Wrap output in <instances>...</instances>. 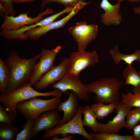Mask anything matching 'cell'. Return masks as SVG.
<instances>
[{"label": "cell", "instance_id": "6da1fadb", "mask_svg": "<svg viewBox=\"0 0 140 140\" xmlns=\"http://www.w3.org/2000/svg\"><path fill=\"white\" fill-rule=\"evenodd\" d=\"M41 56L40 53L33 58L25 59L19 57L15 50L11 51L6 59L3 61L11 74L6 93L20 88L29 82L33 74L36 62Z\"/></svg>", "mask_w": 140, "mask_h": 140}, {"label": "cell", "instance_id": "7a4b0ae2", "mask_svg": "<svg viewBox=\"0 0 140 140\" xmlns=\"http://www.w3.org/2000/svg\"><path fill=\"white\" fill-rule=\"evenodd\" d=\"M28 82L22 87L8 93H1L0 101L15 118L17 116L16 106L19 102L36 97L48 96L61 97L62 94L58 89H54L52 91L39 92L33 88Z\"/></svg>", "mask_w": 140, "mask_h": 140}, {"label": "cell", "instance_id": "3957f363", "mask_svg": "<svg viewBox=\"0 0 140 140\" xmlns=\"http://www.w3.org/2000/svg\"><path fill=\"white\" fill-rule=\"evenodd\" d=\"M85 85L89 93L96 94L95 100L97 102L116 104L119 102L123 83L117 78L104 77Z\"/></svg>", "mask_w": 140, "mask_h": 140}, {"label": "cell", "instance_id": "277c9868", "mask_svg": "<svg viewBox=\"0 0 140 140\" xmlns=\"http://www.w3.org/2000/svg\"><path fill=\"white\" fill-rule=\"evenodd\" d=\"M38 97L21 101L16 106V109L27 120L35 121L41 113L55 110L61 102V97L56 96L48 100Z\"/></svg>", "mask_w": 140, "mask_h": 140}, {"label": "cell", "instance_id": "5b68a950", "mask_svg": "<svg viewBox=\"0 0 140 140\" xmlns=\"http://www.w3.org/2000/svg\"><path fill=\"white\" fill-rule=\"evenodd\" d=\"M83 108L82 106H79L76 114L71 120L64 124L46 130L43 135V139H49L58 135H61L63 137L67 136L68 134H78L88 140H95L85 130L82 124Z\"/></svg>", "mask_w": 140, "mask_h": 140}, {"label": "cell", "instance_id": "8992f818", "mask_svg": "<svg viewBox=\"0 0 140 140\" xmlns=\"http://www.w3.org/2000/svg\"><path fill=\"white\" fill-rule=\"evenodd\" d=\"M99 58L95 50L73 52L68 58V67L66 74L78 78L81 72L88 67L94 66L98 62Z\"/></svg>", "mask_w": 140, "mask_h": 140}, {"label": "cell", "instance_id": "52a82bcc", "mask_svg": "<svg viewBox=\"0 0 140 140\" xmlns=\"http://www.w3.org/2000/svg\"><path fill=\"white\" fill-rule=\"evenodd\" d=\"M54 12L53 9L47 7L44 12H40L37 16L33 18L28 16V12L20 13L16 17L4 14L1 15L4 20L0 29L5 32L16 31L25 26L34 24L43 19L44 15Z\"/></svg>", "mask_w": 140, "mask_h": 140}, {"label": "cell", "instance_id": "ba28073f", "mask_svg": "<svg viewBox=\"0 0 140 140\" xmlns=\"http://www.w3.org/2000/svg\"><path fill=\"white\" fill-rule=\"evenodd\" d=\"M98 26L87 24L86 22L77 23L74 26L68 28L69 32L76 41L78 51H85L87 45L95 40L98 32Z\"/></svg>", "mask_w": 140, "mask_h": 140}, {"label": "cell", "instance_id": "9c48e42d", "mask_svg": "<svg viewBox=\"0 0 140 140\" xmlns=\"http://www.w3.org/2000/svg\"><path fill=\"white\" fill-rule=\"evenodd\" d=\"M61 48V46L59 45L51 50L46 48L41 50L40 60L36 64L33 74L29 81L31 86H34L43 75L54 66L56 57Z\"/></svg>", "mask_w": 140, "mask_h": 140}, {"label": "cell", "instance_id": "30bf717a", "mask_svg": "<svg viewBox=\"0 0 140 140\" xmlns=\"http://www.w3.org/2000/svg\"><path fill=\"white\" fill-rule=\"evenodd\" d=\"M90 3V2H87L84 1H80L75 5L69 14L62 19L44 26L30 29L26 31L25 34L28 38L31 39L38 40L41 37L45 34L50 31L63 27L65 24L83 7Z\"/></svg>", "mask_w": 140, "mask_h": 140}, {"label": "cell", "instance_id": "8fae6325", "mask_svg": "<svg viewBox=\"0 0 140 140\" xmlns=\"http://www.w3.org/2000/svg\"><path fill=\"white\" fill-rule=\"evenodd\" d=\"M52 87L60 90L62 94H66L68 90H72L78 94L79 100H88L89 93L85 84H82L79 78L65 74L57 82L52 84Z\"/></svg>", "mask_w": 140, "mask_h": 140}, {"label": "cell", "instance_id": "7c38bea8", "mask_svg": "<svg viewBox=\"0 0 140 140\" xmlns=\"http://www.w3.org/2000/svg\"><path fill=\"white\" fill-rule=\"evenodd\" d=\"M115 110L116 115L112 120H108L105 124L98 122L97 132L117 133L125 128V118L129 110L122 102L117 104Z\"/></svg>", "mask_w": 140, "mask_h": 140}, {"label": "cell", "instance_id": "4fadbf2b", "mask_svg": "<svg viewBox=\"0 0 140 140\" xmlns=\"http://www.w3.org/2000/svg\"><path fill=\"white\" fill-rule=\"evenodd\" d=\"M68 64V58H64L58 65L54 66L41 77L34 86L35 89L37 90L44 89L49 85L60 80L66 74Z\"/></svg>", "mask_w": 140, "mask_h": 140}, {"label": "cell", "instance_id": "5bb4252c", "mask_svg": "<svg viewBox=\"0 0 140 140\" xmlns=\"http://www.w3.org/2000/svg\"><path fill=\"white\" fill-rule=\"evenodd\" d=\"M61 120L59 112L55 110L41 113L34 121L31 138L40 131L50 129L58 125Z\"/></svg>", "mask_w": 140, "mask_h": 140}, {"label": "cell", "instance_id": "9a60e30c", "mask_svg": "<svg viewBox=\"0 0 140 140\" xmlns=\"http://www.w3.org/2000/svg\"><path fill=\"white\" fill-rule=\"evenodd\" d=\"M102 0L100 6L105 11V13H102L101 16L102 23L107 26L119 25L122 21L120 11V2H118L115 5H113L108 0Z\"/></svg>", "mask_w": 140, "mask_h": 140}, {"label": "cell", "instance_id": "2e32d148", "mask_svg": "<svg viewBox=\"0 0 140 140\" xmlns=\"http://www.w3.org/2000/svg\"><path fill=\"white\" fill-rule=\"evenodd\" d=\"M65 13V11L62 10L58 13L43 19L34 24L25 26L16 31L3 32L1 33V36L3 38L9 40L19 39L26 40L28 38L25 34L26 31L35 27L48 25L53 22L57 18Z\"/></svg>", "mask_w": 140, "mask_h": 140}, {"label": "cell", "instance_id": "e0dca14e", "mask_svg": "<svg viewBox=\"0 0 140 140\" xmlns=\"http://www.w3.org/2000/svg\"><path fill=\"white\" fill-rule=\"evenodd\" d=\"M78 100L77 94L74 91L71 90L67 100L65 102H61L57 109L59 111H63L64 113L63 117L59 125L66 123L75 115L79 107Z\"/></svg>", "mask_w": 140, "mask_h": 140}, {"label": "cell", "instance_id": "ac0fdd59", "mask_svg": "<svg viewBox=\"0 0 140 140\" xmlns=\"http://www.w3.org/2000/svg\"><path fill=\"white\" fill-rule=\"evenodd\" d=\"M109 53L114 62L116 65L119 64L121 60L130 65L135 61L140 62V50H137L130 54H123L121 53L118 46L117 45L110 49Z\"/></svg>", "mask_w": 140, "mask_h": 140}, {"label": "cell", "instance_id": "d6986e66", "mask_svg": "<svg viewBox=\"0 0 140 140\" xmlns=\"http://www.w3.org/2000/svg\"><path fill=\"white\" fill-rule=\"evenodd\" d=\"M122 75L125 80V85H131L135 88L140 86V71H137L131 65L127 64Z\"/></svg>", "mask_w": 140, "mask_h": 140}, {"label": "cell", "instance_id": "ffe728a7", "mask_svg": "<svg viewBox=\"0 0 140 140\" xmlns=\"http://www.w3.org/2000/svg\"><path fill=\"white\" fill-rule=\"evenodd\" d=\"M117 104L112 103L105 104L98 102L92 104L90 107L95 113L97 120H100L108 117L115 110Z\"/></svg>", "mask_w": 140, "mask_h": 140}, {"label": "cell", "instance_id": "44dd1931", "mask_svg": "<svg viewBox=\"0 0 140 140\" xmlns=\"http://www.w3.org/2000/svg\"><path fill=\"white\" fill-rule=\"evenodd\" d=\"M131 90L133 94L128 91L126 94H121L122 102L129 110L131 109L133 107H140V89L133 87Z\"/></svg>", "mask_w": 140, "mask_h": 140}, {"label": "cell", "instance_id": "7402d4cb", "mask_svg": "<svg viewBox=\"0 0 140 140\" xmlns=\"http://www.w3.org/2000/svg\"><path fill=\"white\" fill-rule=\"evenodd\" d=\"M82 114L83 125L89 127L94 132H97L98 122L95 113L89 106L86 105L83 107Z\"/></svg>", "mask_w": 140, "mask_h": 140}, {"label": "cell", "instance_id": "603a6c76", "mask_svg": "<svg viewBox=\"0 0 140 140\" xmlns=\"http://www.w3.org/2000/svg\"><path fill=\"white\" fill-rule=\"evenodd\" d=\"M11 74L10 71L0 58V91L5 93L10 82Z\"/></svg>", "mask_w": 140, "mask_h": 140}, {"label": "cell", "instance_id": "cb8c5ba5", "mask_svg": "<svg viewBox=\"0 0 140 140\" xmlns=\"http://www.w3.org/2000/svg\"><path fill=\"white\" fill-rule=\"evenodd\" d=\"M19 128L12 126L4 123L0 124V140H13L19 130Z\"/></svg>", "mask_w": 140, "mask_h": 140}, {"label": "cell", "instance_id": "d4e9b609", "mask_svg": "<svg viewBox=\"0 0 140 140\" xmlns=\"http://www.w3.org/2000/svg\"><path fill=\"white\" fill-rule=\"evenodd\" d=\"M90 134L95 140H135L132 135H122L117 133L93 132Z\"/></svg>", "mask_w": 140, "mask_h": 140}, {"label": "cell", "instance_id": "484cf974", "mask_svg": "<svg viewBox=\"0 0 140 140\" xmlns=\"http://www.w3.org/2000/svg\"><path fill=\"white\" fill-rule=\"evenodd\" d=\"M126 118L125 128L129 130L133 129L140 121V107L129 110Z\"/></svg>", "mask_w": 140, "mask_h": 140}, {"label": "cell", "instance_id": "4316f807", "mask_svg": "<svg viewBox=\"0 0 140 140\" xmlns=\"http://www.w3.org/2000/svg\"><path fill=\"white\" fill-rule=\"evenodd\" d=\"M34 121L28 120L24 124L22 130L17 135L16 140H29L31 138Z\"/></svg>", "mask_w": 140, "mask_h": 140}, {"label": "cell", "instance_id": "83f0119b", "mask_svg": "<svg viewBox=\"0 0 140 140\" xmlns=\"http://www.w3.org/2000/svg\"><path fill=\"white\" fill-rule=\"evenodd\" d=\"M13 0H0V14H7L15 16V12L12 5Z\"/></svg>", "mask_w": 140, "mask_h": 140}, {"label": "cell", "instance_id": "f1b7e54d", "mask_svg": "<svg viewBox=\"0 0 140 140\" xmlns=\"http://www.w3.org/2000/svg\"><path fill=\"white\" fill-rule=\"evenodd\" d=\"M86 0H41L40 8L42 10L46 5L52 2L60 3L66 7H74L80 1Z\"/></svg>", "mask_w": 140, "mask_h": 140}, {"label": "cell", "instance_id": "f546056e", "mask_svg": "<svg viewBox=\"0 0 140 140\" xmlns=\"http://www.w3.org/2000/svg\"><path fill=\"white\" fill-rule=\"evenodd\" d=\"M15 118L5 108L0 104V122L13 126V121Z\"/></svg>", "mask_w": 140, "mask_h": 140}, {"label": "cell", "instance_id": "4dcf8cb0", "mask_svg": "<svg viewBox=\"0 0 140 140\" xmlns=\"http://www.w3.org/2000/svg\"><path fill=\"white\" fill-rule=\"evenodd\" d=\"M133 130L134 133L132 136L135 140H140V124L136 125Z\"/></svg>", "mask_w": 140, "mask_h": 140}, {"label": "cell", "instance_id": "1f68e13d", "mask_svg": "<svg viewBox=\"0 0 140 140\" xmlns=\"http://www.w3.org/2000/svg\"><path fill=\"white\" fill-rule=\"evenodd\" d=\"M75 136L74 135H71L69 136L62 137V138H59L57 137V136H55L53 137V138L52 140H72L74 137Z\"/></svg>", "mask_w": 140, "mask_h": 140}, {"label": "cell", "instance_id": "d6a6232c", "mask_svg": "<svg viewBox=\"0 0 140 140\" xmlns=\"http://www.w3.org/2000/svg\"><path fill=\"white\" fill-rule=\"evenodd\" d=\"M37 0H13V3H19L22 2H32Z\"/></svg>", "mask_w": 140, "mask_h": 140}, {"label": "cell", "instance_id": "836d02e7", "mask_svg": "<svg viewBox=\"0 0 140 140\" xmlns=\"http://www.w3.org/2000/svg\"><path fill=\"white\" fill-rule=\"evenodd\" d=\"M133 10L134 13L138 14H140V6L137 8L134 7L133 8Z\"/></svg>", "mask_w": 140, "mask_h": 140}, {"label": "cell", "instance_id": "e575fe53", "mask_svg": "<svg viewBox=\"0 0 140 140\" xmlns=\"http://www.w3.org/2000/svg\"><path fill=\"white\" fill-rule=\"evenodd\" d=\"M115 1H116V2H120L125 1H129L131 3L136 2L137 3H138L139 2H140V0H113Z\"/></svg>", "mask_w": 140, "mask_h": 140}, {"label": "cell", "instance_id": "d590c367", "mask_svg": "<svg viewBox=\"0 0 140 140\" xmlns=\"http://www.w3.org/2000/svg\"><path fill=\"white\" fill-rule=\"evenodd\" d=\"M137 88H138L140 89V86L139 87H138Z\"/></svg>", "mask_w": 140, "mask_h": 140}]
</instances>
